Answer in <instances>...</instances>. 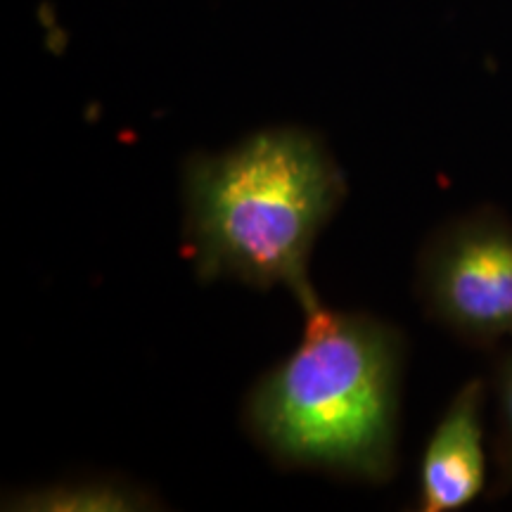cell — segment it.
I'll return each mask as SVG.
<instances>
[{"label":"cell","mask_w":512,"mask_h":512,"mask_svg":"<svg viewBox=\"0 0 512 512\" xmlns=\"http://www.w3.org/2000/svg\"><path fill=\"white\" fill-rule=\"evenodd\" d=\"M494 392H496V415H498V451H501L503 470L508 472L512 482V344H508L505 354L501 356L494 375Z\"/></svg>","instance_id":"obj_6"},{"label":"cell","mask_w":512,"mask_h":512,"mask_svg":"<svg viewBox=\"0 0 512 512\" xmlns=\"http://www.w3.org/2000/svg\"><path fill=\"white\" fill-rule=\"evenodd\" d=\"M427 316L477 347L512 344V221L477 209L448 221L418 259Z\"/></svg>","instance_id":"obj_3"},{"label":"cell","mask_w":512,"mask_h":512,"mask_svg":"<svg viewBox=\"0 0 512 512\" xmlns=\"http://www.w3.org/2000/svg\"><path fill=\"white\" fill-rule=\"evenodd\" d=\"M302 306V342L259 377L245 425L273 460L382 484L399 458L401 332L370 313Z\"/></svg>","instance_id":"obj_1"},{"label":"cell","mask_w":512,"mask_h":512,"mask_svg":"<svg viewBox=\"0 0 512 512\" xmlns=\"http://www.w3.org/2000/svg\"><path fill=\"white\" fill-rule=\"evenodd\" d=\"M5 510L29 512H133L155 510L159 501L140 486L117 477H91L24 489L5 496Z\"/></svg>","instance_id":"obj_5"},{"label":"cell","mask_w":512,"mask_h":512,"mask_svg":"<svg viewBox=\"0 0 512 512\" xmlns=\"http://www.w3.org/2000/svg\"><path fill=\"white\" fill-rule=\"evenodd\" d=\"M484 403L486 384L477 377L465 382L448 401L420 458V510L456 512L482 496L486 484Z\"/></svg>","instance_id":"obj_4"},{"label":"cell","mask_w":512,"mask_h":512,"mask_svg":"<svg viewBox=\"0 0 512 512\" xmlns=\"http://www.w3.org/2000/svg\"><path fill=\"white\" fill-rule=\"evenodd\" d=\"M347 195L328 145L299 126L261 128L183 169L185 238L200 280L316 297L309 259Z\"/></svg>","instance_id":"obj_2"}]
</instances>
